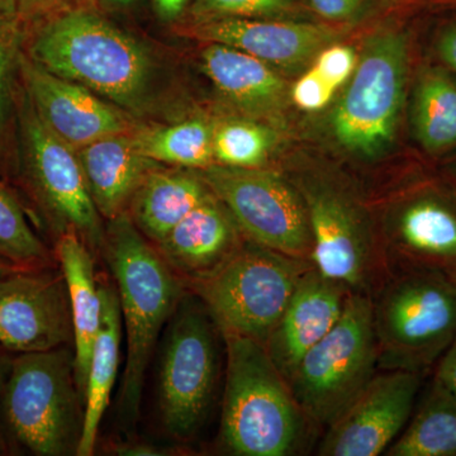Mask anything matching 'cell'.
Masks as SVG:
<instances>
[{
  "mask_svg": "<svg viewBox=\"0 0 456 456\" xmlns=\"http://www.w3.org/2000/svg\"><path fill=\"white\" fill-rule=\"evenodd\" d=\"M27 57L123 110L145 106L151 57L136 38L94 11L74 7L36 23Z\"/></svg>",
  "mask_w": 456,
  "mask_h": 456,
  "instance_id": "6da1fadb",
  "label": "cell"
},
{
  "mask_svg": "<svg viewBox=\"0 0 456 456\" xmlns=\"http://www.w3.org/2000/svg\"><path fill=\"white\" fill-rule=\"evenodd\" d=\"M103 251L116 281L127 335L119 412L126 421L134 422L139 416L147 365L161 330L182 301L183 288L178 275L127 212L110 220Z\"/></svg>",
  "mask_w": 456,
  "mask_h": 456,
  "instance_id": "7a4b0ae2",
  "label": "cell"
},
{
  "mask_svg": "<svg viewBox=\"0 0 456 456\" xmlns=\"http://www.w3.org/2000/svg\"><path fill=\"white\" fill-rule=\"evenodd\" d=\"M226 388L221 440L240 456H288L301 444L305 412L261 342L224 335ZM307 417V416H305Z\"/></svg>",
  "mask_w": 456,
  "mask_h": 456,
  "instance_id": "3957f363",
  "label": "cell"
},
{
  "mask_svg": "<svg viewBox=\"0 0 456 456\" xmlns=\"http://www.w3.org/2000/svg\"><path fill=\"white\" fill-rule=\"evenodd\" d=\"M2 408L12 436L32 454L77 455L84 399L75 379L74 347L20 354L9 364Z\"/></svg>",
  "mask_w": 456,
  "mask_h": 456,
  "instance_id": "277c9868",
  "label": "cell"
},
{
  "mask_svg": "<svg viewBox=\"0 0 456 456\" xmlns=\"http://www.w3.org/2000/svg\"><path fill=\"white\" fill-rule=\"evenodd\" d=\"M297 259L255 244H240L193 287L224 335L265 344L307 270Z\"/></svg>",
  "mask_w": 456,
  "mask_h": 456,
  "instance_id": "5b68a950",
  "label": "cell"
},
{
  "mask_svg": "<svg viewBox=\"0 0 456 456\" xmlns=\"http://www.w3.org/2000/svg\"><path fill=\"white\" fill-rule=\"evenodd\" d=\"M382 367L424 373L456 338V285L448 273L410 266L374 307Z\"/></svg>",
  "mask_w": 456,
  "mask_h": 456,
  "instance_id": "8992f818",
  "label": "cell"
},
{
  "mask_svg": "<svg viewBox=\"0 0 456 456\" xmlns=\"http://www.w3.org/2000/svg\"><path fill=\"white\" fill-rule=\"evenodd\" d=\"M378 362L373 305L349 293L340 320L303 356L288 384L305 415L330 426L373 379Z\"/></svg>",
  "mask_w": 456,
  "mask_h": 456,
  "instance_id": "52a82bcc",
  "label": "cell"
},
{
  "mask_svg": "<svg viewBox=\"0 0 456 456\" xmlns=\"http://www.w3.org/2000/svg\"><path fill=\"white\" fill-rule=\"evenodd\" d=\"M206 305L183 297L167 322L159 362V410L171 436H193L211 406L217 342Z\"/></svg>",
  "mask_w": 456,
  "mask_h": 456,
  "instance_id": "ba28073f",
  "label": "cell"
},
{
  "mask_svg": "<svg viewBox=\"0 0 456 456\" xmlns=\"http://www.w3.org/2000/svg\"><path fill=\"white\" fill-rule=\"evenodd\" d=\"M406 77L404 36L395 31L371 36L332 121L336 139L345 149L373 158L392 142Z\"/></svg>",
  "mask_w": 456,
  "mask_h": 456,
  "instance_id": "9c48e42d",
  "label": "cell"
},
{
  "mask_svg": "<svg viewBox=\"0 0 456 456\" xmlns=\"http://www.w3.org/2000/svg\"><path fill=\"white\" fill-rule=\"evenodd\" d=\"M202 178L251 241L311 260L314 240L305 200L281 176L257 167L209 165Z\"/></svg>",
  "mask_w": 456,
  "mask_h": 456,
  "instance_id": "30bf717a",
  "label": "cell"
},
{
  "mask_svg": "<svg viewBox=\"0 0 456 456\" xmlns=\"http://www.w3.org/2000/svg\"><path fill=\"white\" fill-rule=\"evenodd\" d=\"M20 123L23 169L36 200L61 224L62 231H77L89 246L103 248L106 231L102 228L77 150L47 128L28 97L23 102Z\"/></svg>",
  "mask_w": 456,
  "mask_h": 456,
  "instance_id": "8fae6325",
  "label": "cell"
},
{
  "mask_svg": "<svg viewBox=\"0 0 456 456\" xmlns=\"http://www.w3.org/2000/svg\"><path fill=\"white\" fill-rule=\"evenodd\" d=\"M74 341L70 299L62 273L17 269L0 278V346L42 353Z\"/></svg>",
  "mask_w": 456,
  "mask_h": 456,
  "instance_id": "7c38bea8",
  "label": "cell"
},
{
  "mask_svg": "<svg viewBox=\"0 0 456 456\" xmlns=\"http://www.w3.org/2000/svg\"><path fill=\"white\" fill-rule=\"evenodd\" d=\"M422 374L392 369L374 375L359 397L329 426L320 455L377 456L387 452L412 416Z\"/></svg>",
  "mask_w": 456,
  "mask_h": 456,
  "instance_id": "4fadbf2b",
  "label": "cell"
},
{
  "mask_svg": "<svg viewBox=\"0 0 456 456\" xmlns=\"http://www.w3.org/2000/svg\"><path fill=\"white\" fill-rule=\"evenodd\" d=\"M27 97L42 122L74 150L110 134L130 132V122L114 106L86 86L45 70L27 55H20Z\"/></svg>",
  "mask_w": 456,
  "mask_h": 456,
  "instance_id": "5bb4252c",
  "label": "cell"
},
{
  "mask_svg": "<svg viewBox=\"0 0 456 456\" xmlns=\"http://www.w3.org/2000/svg\"><path fill=\"white\" fill-rule=\"evenodd\" d=\"M303 200L314 240V268L345 288L359 287L367 278L371 256L358 212L329 188L308 189Z\"/></svg>",
  "mask_w": 456,
  "mask_h": 456,
  "instance_id": "9a60e30c",
  "label": "cell"
},
{
  "mask_svg": "<svg viewBox=\"0 0 456 456\" xmlns=\"http://www.w3.org/2000/svg\"><path fill=\"white\" fill-rule=\"evenodd\" d=\"M347 294L344 285L323 277L314 266L305 273L264 344L287 382L303 356L340 320Z\"/></svg>",
  "mask_w": 456,
  "mask_h": 456,
  "instance_id": "2e32d148",
  "label": "cell"
},
{
  "mask_svg": "<svg viewBox=\"0 0 456 456\" xmlns=\"http://www.w3.org/2000/svg\"><path fill=\"white\" fill-rule=\"evenodd\" d=\"M187 33L200 40L244 51L268 65L281 68L307 61L336 37V31L327 26L257 18L197 20Z\"/></svg>",
  "mask_w": 456,
  "mask_h": 456,
  "instance_id": "e0dca14e",
  "label": "cell"
},
{
  "mask_svg": "<svg viewBox=\"0 0 456 456\" xmlns=\"http://www.w3.org/2000/svg\"><path fill=\"white\" fill-rule=\"evenodd\" d=\"M90 196L99 215L113 220L126 212L132 198L159 164L146 158L134 134H110L77 150Z\"/></svg>",
  "mask_w": 456,
  "mask_h": 456,
  "instance_id": "ac0fdd59",
  "label": "cell"
},
{
  "mask_svg": "<svg viewBox=\"0 0 456 456\" xmlns=\"http://www.w3.org/2000/svg\"><path fill=\"white\" fill-rule=\"evenodd\" d=\"M236 222L213 193L155 245L176 275L191 281L215 269L240 245Z\"/></svg>",
  "mask_w": 456,
  "mask_h": 456,
  "instance_id": "d6986e66",
  "label": "cell"
},
{
  "mask_svg": "<svg viewBox=\"0 0 456 456\" xmlns=\"http://www.w3.org/2000/svg\"><path fill=\"white\" fill-rule=\"evenodd\" d=\"M56 254L70 299L75 379L84 399L93 345L101 326V285L97 284L94 260L90 254L89 245L77 231H62L57 242Z\"/></svg>",
  "mask_w": 456,
  "mask_h": 456,
  "instance_id": "ffe728a7",
  "label": "cell"
},
{
  "mask_svg": "<svg viewBox=\"0 0 456 456\" xmlns=\"http://www.w3.org/2000/svg\"><path fill=\"white\" fill-rule=\"evenodd\" d=\"M399 251L410 266L448 272L456 266V206L422 193L402 207L395 222Z\"/></svg>",
  "mask_w": 456,
  "mask_h": 456,
  "instance_id": "44dd1931",
  "label": "cell"
},
{
  "mask_svg": "<svg viewBox=\"0 0 456 456\" xmlns=\"http://www.w3.org/2000/svg\"><path fill=\"white\" fill-rule=\"evenodd\" d=\"M101 326L90 356L86 397H84V419L82 437L77 455H93L97 444L99 426L103 419L110 393L118 374L121 354L122 314L116 284L101 285Z\"/></svg>",
  "mask_w": 456,
  "mask_h": 456,
  "instance_id": "7402d4cb",
  "label": "cell"
},
{
  "mask_svg": "<svg viewBox=\"0 0 456 456\" xmlns=\"http://www.w3.org/2000/svg\"><path fill=\"white\" fill-rule=\"evenodd\" d=\"M211 194L203 178L188 171L159 167L147 175L132 198L130 217L156 245Z\"/></svg>",
  "mask_w": 456,
  "mask_h": 456,
  "instance_id": "603a6c76",
  "label": "cell"
},
{
  "mask_svg": "<svg viewBox=\"0 0 456 456\" xmlns=\"http://www.w3.org/2000/svg\"><path fill=\"white\" fill-rule=\"evenodd\" d=\"M202 68L221 94L248 112L274 110L283 97L281 77L266 62L244 51L209 45L202 53Z\"/></svg>",
  "mask_w": 456,
  "mask_h": 456,
  "instance_id": "cb8c5ba5",
  "label": "cell"
},
{
  "mask_svg": "<svg viewBox=\"0 0 456 456\" xmlns=\"http://www.w3.org/2000/svg\"><path fill=\"white\" fill-rule=\"evenodd\" d=\"M389 456H456V398L434 377Z\"/></svg>",
  "mask_w": 456,
  "mask_h": 456,
  "instance_id": "d4e9b609",
  "label": "cell"
},
{
  "mask_svg": "<svg viewBox=\"0 0 456 456\" xmlns=\"http://www.w3.org/2000/svg\"><path fill=\"white\" fill-rule=\"evenodd\" d=\"M413 123L428 152L456 145V82L440 69L426 71L417 86Z\"/></svg>",
  "mask_w": 456,
  "mask_h": 456,
  "instance_id": "484cf974",
  "label": "cell"
},
{
  "mask_svg": "<svg viewBox=\"0 0 456 456\" xmlns=\"http://www.w3.org/2000/svg\"><path fill=\"white\" fill-rule=\"evenodd\" d=\"M146 158L158 164L206 169L212 164L213 128L200 119H188L134 134Z\"/></svg>",
  "mask_w": 456,
  "mask_h": 456,
  "instance_id": "4316f807",
  "label": "cell"
},
{
  "mask_svg": "<svg viewBox=\"0 0 456 456\" xmlns=\"http://www.w3.org/2000/svg\"><path fill=\"white\" fill-rule=\"evenodd\" d=\"M0 261L17 269H40L50 261L49 251L32 230L20 200L2 184Z\"/></svg>",
  "mask_w": 456,
  "mask_h": 456,
  "instance_id": "83f0119b",
  "label": "cell"
},
{
  "mask_svg": "<svg viewBox=\"0 0 456 456\" xmlns=\"http://www.w3.org/2000/svg\"><path fill=\"white\" fill-rule=\"evenodd\" d=\"M272 134L257 123L232 119L213 130V156L224 167H257L264 163Z\"/></svg>",
  "mask_w": 456,
  "mask_h": 456,
  "instance_id": "f1b7e54d",
  "label": "cell"
},
{
  "mask_svg": "<svg viewBox=\"0 0 456 456\" xmlns=\"http://www.w3.org/2000/svg\"><path fill=\"white\" fill-rule=\"evenodd\" d=\"M290 0H193L191 11L197 20L257 18L269 20L287 14Z\"/></svg>",
  "mask_w": 456,
  "mask_h": 456,
  "instance_id": "f546056e",
  "label": "cell"
},
{
  "mask_svg": "<svg viewBox=\"0 0 456 456\" xmlns=\"http://www.w3.org/2000/svg\"><path fill=\"white\" fill-rule=\"evenodd\" d=\"M20 28L18 22L0 20V140L7 127L12 71L20 61Z\"/></svg>",
  "mask_w": 456,
  "mask_h": 456,
  "instance_id": "4dcf8cb0",
  "label": "cell"
},
{
  "mask_svg": "<svg viewBox=\"0 0 456 456\" xmlns=\"http://www.w3.org/2000/svg\"><path fill=\"white\" fill-rule=\"evenodd\" d=\"M314 69L330 86L338 90L355 71V53L350 47L340 45L329 47L321 51Z\"/></svg>",
  "mask_w": 456,
  "mask_h": 456,
  "instance_id": "1f68e13d",
  "label": "cell"
},
{
  "mask_svg": "<svg viewBox=\"0 0 456 456\" xmlns=\"http://www.w3.org/2000/svg\"><path fill=\"white\" fill-rule=\"evenodd\" d=\"M336 89L321 77L320 74L311 69L308 73L303 75L301 79L294 86L292 97L294 103L305 110H322L334 97Z\"/></svg>",
  "mask_w": 456,
  "mask_h": 456,
  "instance_id": "d6a6232c",
  "label": "cell"
},
{
  "mask_svg": "<svg viewBox=\"0 0 456 456\" xmlns=\"http://www.w3.org/2000/svg\"><path fill=\"white\" fill-rule=\"evenodd\" d=\"M74 0H18L20 25L38 23L66 9L74 8Z\"/></svg>",
  "mask_w": 456,
  "mask_h": 456,
  "instance_id": "836d02e7",
  "label": "cell"
},
{
  "mask_svg": "<svg viewBox=\"0 0 456 456\" xmlns=\"http://www.w3.org/2000/svg\"><path fill=\"white\" fill-rule=\"evenodd\" d=\"M310 3L321 17L330 20H342L358 13L364 0H310Z\"/></svg>",
  "mask_w": 456,
  "mask_h": 456,
  "instance_id": "e575fe53",
  "label": "cell"
},
{
  "mask_svg": "<svg viewBox=\"0 0 456 456\" xmlns=\"http://www.w3.org/2000/svg\"><path fill=\"white\" fill-rule=\"evenodd\" d=\"M435 378L456 398V338L437 362Z\"/></svg>",
  "mask_w": 456,
  "mask_h": 456,
  "instance_id": "d590c367",
  "label": "cell"
},
{
  "mask_svg": "<svg viewBox=\"0 0 456 456\" xmlns=\"http://www.w3.org/2000/svg\"><path fill=\"white\" fill-rule=\"evenodd\" d=\"M437 49L441 59L456 73V25L449 26L441 33Z\"/></svg>",
  "mask_w": 456,
  "mask_h": 456,
  "instance_id": "8d00e7d4",
  "label": "cell"
},
{
  "mask_svg": "<svg viewBox=\"0 0 456 456\" xmlns=\"http://www.w3.org/2000/svg\"><path fill=\"white\" fill-rule=\"evenodd\" d=\"M156 14L165 22L178 20L189 5L191 0H152Z\"/></svg>",
  "mask_w": 456,
  "mask_h": 456,
  "instance_id": "74e56055",
  "label": "cell"
},
{
  "mask_svg": "<svg viewBox=\"0 0 456 456\" xmlns=\"http://www.w3.org/2000/svg\"><path fill=\"white\" fill-rule=\"evenodd\" d=\"M117 454L143 456L161 455L163 452H160V450L154 448V446L145 445V444H126V445L119 446L117 449Z\"/></svg>",
  "mask_w": 456,
  "mask_h": 456,
  "instance_id": "f35d334b",
  "label": "cell"
},
{
  "mask_svg": "<svg viewBox=\"0 0 456 456\" xmlns=\"http://www.w3.org/2000/svg\"><path fill=\"white\" fill-rule=\"evenodd\" d=\"M0 20L18 22V0H0Z\"/></svg>",
  "mask_w": 456,
  "mask_h": 456,
  "instance_id": "ab89813d",
  "label": "cell"
},
{
  "mask_svg": "<svg viewBox=\"0 0 456 456\" xmlns=\"http://www.w3.org/2000/svg\"><path fill=\"white\" fill-rule=\"evenodd\" d=\"M8 370L7 362H5L4 358L0 354V403H2L3 389H4L5 380H7ZM0 446H3L2 439H0Z\"/></svg>",
  "mask_w": 456,
  "mask_h": 456,
  "instance_id": "60d3db41",
  "label": "cell"
},
{
  "mask_svg": "<svg viewBox=\"0 0 456 456\" xmlns=\"http://www.w3.org/2000/svg\"><path fill=\"white\" fill-rule=\"evenodd\" d=\"M13 270H17L14 266L8 265V264L2 263L0 261V278L4 277L8 273L13 272Z\"/></svg>",
  "mask_w": 456,
  "mask_h": 456,
  "instance_id": "b9f144b4",
  "label": "cell"
},
{
  "mask_svg": "<svg viewBox=\"0 0 456 456\" xmlns=\"http://www.w3.org/2000/svg\"><path fill=\"white\" fill-rule=\"evenodd\" d=\"M102 2L108 3L112 5H128L131 4L134 0H102Z\"/></svg>",
  "mask_w": 456,
  "mask_h": 456,
  "instance_id": "7bdbcfd3",
  "label": "cell"
},
{
  "mask_svg": "<svg viewBox=\"0 0 456 456\" xmlns=\"http://www.w3.org/2000/svg\"><path fill=\"white\" fill-rule=\"evenodd\" d=\"M446 273H448L449 277L452 278V281H454L456 285V266H454V268L449 269Z\"/></svg>",
  "mask_w": 456,
  "mask_h": 456,
  "instance_id": "ee69618b",
  "label": "cell"
}]
</instances>
